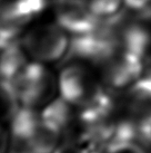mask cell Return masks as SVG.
Masks as SVG:
<instances>
[{
	"instance_id": "e0dca14e",
	"label": "cell",
	"mask_w": 151,
	"mask_h": 153,
	"mask_svg": "<svg viewBox=\"0 0 151 153\" xmlns=\"http://www.w3.org/2000/svg\"><path fill=\"white\" fill-rule=\"evenodd\" d=\"M149 9H150V10H151V7H150V8H149ZM149 9H148V10H149ZM149 18H150V20H151V11H150V15H149Z\"/></svg>"
},
{
	"instance_id": "ac0fdd59",
	"label": "cell",
	"mask_w": 151,
	"mask_h": 153,
	"mask_svg": "<svg viewBox=\"0 0 151 153\" xmlns=\"http://www.w3.org/2000/svg\"><path fill=\"white\" fill-rule=\"evenodd\" d=\"M0 1H2V0H0Z\"/></svg>"
},
{
	"instance_id": "2e32d148",
	"label": "cell",
	"mask_w": 151,
	"mask_h": 153,
	"mask_svg": "<svg viewBox=\"0 0 151 153\" xmlns=\"http://www.w3.org/2000/svg\"><path fill=\"white\" fill-rule=\"evenodd\" d=\"M143 76L151 78V56L150 58H144V69H143Z\"/></svg>"
},
{
	"instance_id": "9a60e30c",
	"label": "cell",
	"mask_w": 151,
	"mask_h": 153,
	"mask_svg": "<svg viewBox=\"0 0 151 153\" xmlns=\"http://www.w3.org/2000/svg\"><path fill=\"white\" fill-rule=\"evenodd\" d=\"M10 143V136L6 128L0 125V153H6L9 148Z\"/></svg>"
},
{
	"instance_id": "277c9868",
	"label": "cell",
	"mask_w": 151,
	"mask_h": 153,
	"mask_svg": "<svg viewBox=\"0 0 151 153\" xmlns=\"http://www.w3.org/2000/svg\"><path fill=\"white\" fill-rule=\"evenodd\" d=\"M61 97L78 108L89 102L105 86L82 64H70L62 68L58 79Z\"/></svg>"
},
{
	"instance_id": "5bb4252c",
	"label": "cell",
	"mask_w": 151,
	"mask_h": 153,
	"mask_svg": "<svg viewBox=\"0 0 151 153\" xmlns=\"http://www.w3.org/2000/svg\"><path fill=\"white\" fill-rule=\"evenodd\" d=\"M123 4L128 9L133 11H144L151 6V0H123Z\"/></svg>"
},
{
	"instance_id": "52a82bcc",
	"label": "cell",
	"mask_w": 151,
	"mask_h": 153,
	"mask_svg": "<svg viewBox=\"0 0 151 153\" xmlns=\"http://www.w3.org/2000/svg\"><path fill=\"white\" fill-rule=\"evenodd\" d=\"M26 65V51L17 42L0 48V79L12 81Z\"/></svg>"
},
{
	"instance_id": "8fae6325",
	"label": "cell",
	"mask_w": 151,
	"mask_h": 153,
	"mask_svg": "<svg viewBox=\"0 0 151 153\" xmlns=\"http://www.w3.org/2000/svg\"><path fill=\"white\" fill-rule=\"evenodd\" d=\"M103 153H148L140 142L133 137H113Z\"/></svg>"
},
{
	"instance_id": "30bf717a",
	"label": "cell",
	"mask_w": 151,
	"mask_h": 153,
	"mask_svg": "<svg viewBox=\"0 0 151 153\" xmlns=\"http://www.w3.org/2000/svg\"><path fill=\"white\" fill-rule=\"evenodd\" d=\"M19 97L12 82L0 79V122L12 120L19 107Z\"/></svg>"
},
{
	"instance_id": "6da1fadb",
	"label": "cell",
	"mask_w": 151,
	"mask_h": 153,
	"mask_svg": "<svg viewBox=\"0 0 151 153\" xmlns=\"http://www.w3.org/2000/svg\"><path fill=\"white\" fill-rule=\"evenodd\" d=\"M11 82L22 106L31 108L48 105L59 88L54 74L39 63L27 64Z\"/></svg>"
},
{
	"instance_id": "4fadbf2b",
	"label": "cell",
	"mask_w": 151,
	"mask_h": 153,
	"mask_svg": "<svg viewBox=\"0 0 151 153\" xmlns=\"http://www.w3.org/2000/svg\"><path fill=\"white\" fill-rule=\"evenodd\" d=\"M54 153H87L86 150L79 145L77 142L71 140H68L66 143L61 144L55 150Z\"/></svg>"
},
{
	"instance_id": "3957f363",
	"label": "cell",
	"mask_w": 151,
	"mask_h": 153,
	"mask_svg": "<svg viewBox=\"0 0 151 153\" xmlns=\"http://www.w3.org/2000/svg\"><path fill=\"white\" fill-rule=\"evenodd\" d=\"M123 117L138 136L151 141V78L143 76L127 88Z\"/></svg>"
},
{
	"instance_id": "5b68a950",
	"label": "cell",
	"mask_w": 151,
	"mask_h": 153,
	"mask_svg": "<svg viewBox=\"0 0 151 153\" xmlns=\"http://www.w3.org/2000/svg\"><path fill=\"white\" fill-rule=\"evenodd\" d=\"M102 82L107 88L119 91L131 86L141 78L144 59L132 51L119 48L101 65Z\"/></svg>"
},
{
	"instance_id": "7c38bea8",
	"label": "cell",
	"mask_w": 151,
	"mask_h": 153,
	"mask_svg": "<svg viewBox=\"0 0 151 153\" xmlns=\"http://www.w3.org/2000/svg\"><path fill=\"white\" fill-rule=\"evenodd\" d=\"M90 10L99 19H106L117 16L120 11L123 0H88Z\"/></svg>"
},
{
	"instance_id": "9c48e42d",
	"label": "cell",
	"mask_w": 151,
	"mask_h": 153,
	"mask_svg": "<svg viewBox=\"0 0 151 153\" xmlns=\"http://www.w3.org/2000/svg\"><path fill=\"white\" fill-rule=\"evenodd\" d=\"M61 132L49 125L41 117L37 122L30 136V146L32 153H54L58 148Z\"/></svg>"
},
{
	"instance_id": "8992f818",
	"label": "cell",
	"mask_w": 151,
	"mask_h": 153,
	"mask_svg": "<svg viewBox=\"0 0 151 153\" xmlns=\"http://www.w3.org/2000/svg\"><path fill=\"white\" fill-rule=\"evenodd\" d=\"M57 24L71 34L84 35L100 26L99 18L90 10L88 0H54Z\"/></svg>"
},
{
	"instance_id": "ba28073f",
	"label": "cell",
	"mask_w": 151,
	"mask_h": 153,
	"mask_svg": "<svg viewBox=\"0 0 151 153\" xmlns=\"http://www.w3.org/2000/svg\"><path fill=\"white\" fill-rule=\"evenodd\" d=\"M70 105V103L60 96L45 106L40 117L61 133L68 131L73 122V113Z\"/></svg>"
},
{
	"instance_id": "7a4b0ae2",
	"label": "cell",
	"mask_w": 151,
	"mask_h": 153,
	"mask_svg": "<svg viewBox=\"0 0 151 153\" xmlns=\"http://www.w3.org/2000/svg\"><path fill=\"white\" fill-rule=\"evenodd\" d=\"M66 33L58 24L37 26L23 36L21 46L38 62L52 63L68 53L70 43Z\"/></svg>"
}]
</instances>
